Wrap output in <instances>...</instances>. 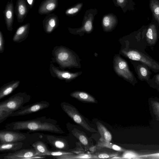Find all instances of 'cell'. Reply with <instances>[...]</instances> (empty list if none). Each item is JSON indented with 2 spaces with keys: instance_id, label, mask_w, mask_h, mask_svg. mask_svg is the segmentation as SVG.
Returning a JSON list of instances; mask_svg holds the SVG:
<instances>
[{
  "instance_id": "12",
  "label": "cell",
  "mask_w": 159,
  "mask_h": 159,
  "mask_svg": "<svg viewBox=\"0 0 159 159\" xmlns=\"http://www.w3.org/2000/svg\"><path fill=\"white\" fill-rule=\"evenodd\" d=\"M42 137L48 143L58 150L67 151L69 145L66 140L55 136L48 134H43Z\"/></svg>"
},
{
  "instance_id": "23",
  "label": "cell",
  "mask_w": 159,
  "mask_h": 159,
  "mask_svg": "<svg viewBox=\"0 0 159 159\" xmlns=\"http://www.w3.org/2000/svg\"><path fill=\"white\" fill-rule=\"evenodd\" d=\"M0 152L16 151L23 147V143L20 142L0 143Z\"/></svg>"
},
{
  "instance_id": "32",
  "label": "cell",
  "mask_w": 159,
  "mask_h": 159,
  "mask_svg": "<svg viewBox=\"0 0 159 159\" xmlns=\"http://www.w3.org/2000/svg\"><path fill=\"white\" fill-rule=\"evenodd\" d=\"M73 153L67 151L58 150L54 151H49L48 152L44 153L43 156H59L63 155L70 154Z\"/></svg>"
},
{
  "instance_id": "39",
  "label": "cell",
  "mask_w": 159,
  "mask_h": 159,
  "mask_svg": "<svg viewBox=\"0 0 159 159\" xmlns=\"http://www.w3.org/2000/svg\"><path fill=\"white\" fill-rule=\"evenodd\" d=\"M156 80L157 83L159 84V74L156 75Z\"/></svg>"
},
{
  "instance_id": "25",
  "label": "cell",
  "mask_w": 159,
  "mask_h": 159,
  "mask_svg": "<svg viewBox=\"0 0 159 159\" xmlns=\"http://www.w3.org/2000/svg\"><path fill=\"white\" fill-rule=\"evenodd\" d=\"M148 67L146 65L142 63L139 65L137 67L138 77L142 81H149L151 73Z\"/></svg>"
},
{
  "instance_id": "37",
  "label": "cell",
  "mask_w": 159,
  "mask_h": 159,
  "mask_svg": "<svg viewBox=\"0 0 159 159\" xmlns=\"http://www.w3.org/2000/svg\"><path fill=\"white\" fill-rule=\"evenodd\" d=\"M5 41L2 32L0 31V53H2L4 50Z\"/></svg>"
},
{
  "instance_id": "29",
  "label": "cell",
  "mask_w": 159,
  "mask_h": 159,
  "mask_svg": "<svg viewBox=\"0 0 159 159\" xmlns=\"http://www.w3.org/2000/svg\"><path fill=\"white\" fill-rule=\"evenodd\" d=\"M72 133L81 143L86 148L89 147L88 138L85 134L76 129H74L72 131Z\"/></svg>"
},
{
  "instance_id": "30",
  "label": "cell",
  "mask_w": 159,
  "mask_h": 159,
  "mask_svg": "<svg viewBox=\"0 0 159 159\" xmlns=\"http://www.w3.org/2000/svg\"><path fill=\"white\" fill-rule=\"evenodd\" d=\"M32 146L37 152V156H43L44 153L49 151L46 145L41 141H38L34 143L33 144Z\"/></svg>"
},
{
  "instance_id": "8",
  "label": "cell",
  "mask_w": 159,
  "mask_h": 159,
  "mask_svg": "<svg viewBox=\"0 0 159 159\" xmlns=\"http://www.w3.org/2000/svg\"><path fill=\"white\" fill-rule=\"evenodd\" d=\"M50 106L49 102L45 101L36 102L30 105L23 106L20 109L14 112L10 115L9 117L22 116L37 112L48 107Z\"/></svg>"
},
{
  "instance_id": "10",
  "label": "cell",
  "mask_w": 159,
  "mask_h": 159,
  "mask_svg": "<svg viewBox=\"0 0 159 159\" xmlns=\"http://www.w3.org/2000/svg\"><path fill=\"white\" fill-rule=\"evenodd\" d=\"M26 138L25 134L15 131L5 130L0 131V143L20 142Z\"/></svg>"
},
{
  "instance_id": "31",
  "label": "cell",
  "mask_w": 159,
  "mask_h": 159,
  "mask_svg": "<svg viewBox=\"0 0 159 159\" xmlns=\"http://www.w3.org/2000/svg\"><path fill=\"white\" fill-rule=\"evenodd\" d=\"M83 6V2H78L68 8L65 11V14L68 16L72 17L76 16L81 10Z\"/></svg>"
},
{
  "instance_id": "33",
  "label": "cell",
  "mask_w": 159,
  "mask_h": 159,
  "mask_svg": "<svg viewBox=\"0 0 159 159\" xmlns=\"http://www.w3.org/2000/svg\"><path fill=\"white\" fill-rule=\"evenodd\" d=\"M118 152L106 153L102 152L96 155L98 158H110L115 156H118Z\"/></svg>"
},
{
  "instance_id": "27",
  "label": "cell",
  "mask_w": 159,
  "mask_h": 159,
  "mask_svg": "<svg viewBox=\"0 0 159 159\" xmlns=\"http://www.w3.org/2000/svg\"><path fill=\"white\" fill-rule=\"evenodd\" d=\"M149 6L155 20L159 25V1L149 0Z\"/></svg>"
},
{
  "instance_id": "11",
  "label": "cell",
  "mask_w": 159,
  "mask_h": 159,
  "mask_svg": "<svg viewBox=\"0 0 159 159\" xmlns=\"http://www.w3.org/2000/svg\"><path fill=\"white\" fill-rule=\"evenodd\" d=\"M37 152L34 148L24 149L9 153L0 155L3 159H28V157L36 156Z\"/></svg>"
},
{
  "instance_id": "4",
  "label": "cell",
  "mask_w": 159,
  "mask_h": 159,
  "mask_svg": "<svg viewBox=\"0 0 159 159\" xmlns=\"http://www.w3.org/2000/svg\"><path fill=\"white\" fill-rule=\"evenodd\" d=\"M98 12L96 8H91L86 11L82 22L81 26L78 28H68L69 32L71 34L80 35L84 33L90 34L93 29V22L95 16Z\"/></svg>"
},
{
  "instance_id": "19",
  "label": "cell",
  "mask_w": 159,
  "mask_h": 159,
  "mask_svg": "<svg viewBox=\"0 0 159 159\" xmlns=\"http://www.w3.org/2000/svg\"><path fill=\"white\" fill-rule=\"evenodd\" d=\"M20 83L19 80H13L2 85L0 88V100L13 92Z\"/></svg>"
},
{
  "instance_id": "20",
  "label": "cell",
  "mask_w": 159,
  "mask_h": 159,
  "mask_svg": "<svg viewBox=\"0 0 159 159\" xmlns=\"http://www.w3.org/2000/svg\"><path fill=\"white\" fill-rule=\"evenodd\" d=\"M157 28L154 24L151 23L148 27L146 34V39L150 45H154L157 42L158 35Z\"/></svg>"
},
{
  "instance_id": "13",
  "label": "cell",
  "mask_w": 159,
  "mask_h": 159,
  "mask_svg": "<svg viewBox=\"0 0 159 159\" xmlns=\"http://www.w3.org/2000/svg\"><path fill=\"white\" fill-rule=\"evenodd\" d=\"M42 23L44 31L49 34L54 31L59 25L57 16L54 13L48 14L43 20Z\"/></svg>"
},
{
  "instance_id": "18",
  "label": "cell",
  "mask_w": 159,
  "mask_h": 159,
  "mask_svg": "<svg viewBox=\"0 0 159 159\" xmlns=\"http://www.w3.org/2000/svg\"><path fill=\"white\" fill-rule=\"evenodd\" d=\"M30 25V23H27L19 27L13 36V41L20 43L24 41L28 37Z\"/></svg>"
},
{
  "instance_id": "28",
  "label": "cell",
  "mask_w": 159,
  "mask_h": 159,
  "mask_svg": "<svg viewBox=\"0 0 159 159\" xmlns=\"http://www.w3.org/2000/svg\"><path fill=\"white\" fill-rule=\"evenodd\" d=\"M97 146L99 147L106 148L119 152H124L125 150L119 146L111 143L110 142L100 139Z\"/></svg>"
},
{
  "instance_id": "5",
  "label": "cell",
  "mask_w": 159,
  "mask_h": 159,
  "mask_svg": "<svg viewBox=\"0 0 159 159\" xmlns=\"http://www.w3.org/2000/svg\"><path fill=\"white\" fill-rule=\"evenodd\" d=\"M122 52L129 59L140 61L155 72L159 71V63L142 52L135 49L123 50Z\"/></svg>"
},
{
  "instance_id": "7",
  "label": "cell",
  "mask_w": 159,
  "mask_h": 159,
  "mask_svg": "<svg viewBox=\"0 0 159 159\" xmlns=\"http://www.w3.org/2000/svg\"><path fill=\"white\" fill-rule=\"evenodd\" d=\"M114 68L116 73L130 82H137L126 61L119 56L114 60Z\"/></svg>"
},
{
  "instance_id": "14",
  "label": "cell",
  "mask_w": 159,
  "mask_h": 159,
  "mask_svg": "<svg viewBox=\"0 0 159 159\" xmlns=\"http://www.w3.org/2000/svg\"><path fill=\"white\" fill-rule=\"evenodd\" d=\"M14 11L13 0H10L7 3L3 13L7 30L10 31L13 29Z\"/></svg>"
},
{
  "instance_id": "21",
  "label": "cell",
  "mask_w": 159,
  "mask_h": 159,
  "mask_svg": "<svg viewBox=\"0 0 159 159\" xmlns=\"http://www.w3.org/2000/svg\"><path fill=\"white\" fill-rule=\"evenodd\" d=\"M71 97L86 102L97 103V101L92 96L87 93L82 91H75L70 94Z\"/></svg>"
},
{
  "instance_id": "26",
  "label": "cell",
  "mask_w": 159,
  "mask_h": 159,
  "mask_svg": "<svg viewBox=\"0 0 159 159\" xmlns=\"http://www.w3.org/2000/svg\"><path fill=\"white\" fill-rule=\"evenodd\" d=\"M98 130L101 137V139L110 142L112 139V135L106 127L99 121L96 122Z\"/></svg>"
},
{
  "instance_id": "38",
  "label": "cell",
  "mask_w": 159,
  "mask_h": 159,
  "mask_svg": "<svg viewBox=\"0 0 159 159\" xmlns=\"http://www.w3.org/2000/svg\"><path fill=\"white\" fill-rule=\"evenodd\" d=\"M29 8L32 9L34 5L35 0H25Z\"/></svg>"
},
{
  "instance_id": "9",
  "label": "cell",
  "mask_w": 159,
  "mask_h": 159,
  "mask_svg": "<svg viewBox=\"0 0 159 159\" xmlns=\"http://www.w3.org/2000/svg\"><path fill=\"white\" fill-rule=\"evenodd\" d=\"M49 70L52 76L57 79L64 80L69 82L77 78L81 72L72 73L61 70L59 67L55 66L53 63L50 64Z\"/></svg>"
},
{
  "instance_id": "16",
  "label": "cell",
  "mask_w": 159,
  "mask_h": 159,
  "mask_svg": "<svg viewBox=\"0 0 159 159\" xmlns=\"http://www.w3.org/2000/svg\"><path fill=\"white\" fill-rule=\"evenodd\" d=\"M29 8L25 0H17L15 12L18 22L23 21L27 15Z\"/></svg>"
},
{
  "instance_id": "15",
  "label": "cell",
  "mask_w": 159,
  "mask_h": 159,
  "mask_svg": "<svg viewBox=\"0 0 159 159\" xmlns=\"http://www.w3.org/2000/svg\"><path fill=\"white\" fill-rule=\"evenodd\" d=\"M118 19L116 16L113 13H109L103 16L101 25L104 31L106 32L112 31L118 24Z\"/></svg>"
},
{
  "instance_id": "34",
  "label": "cell",
  "mask_w": 159,
  "mask_h": 159,
  "mask_svg": "<svg viewBox=\"0 0 159 159\" xmlns=\"http://www.w3.org/2000/svg\"><path fill=\"white\" fill-rule=\"evenodd\" d=\"M11 114V113L0 108V123L6 120Z\"/></svg>"
},
{
  "instance_id": "3",
  "label": "cell",
  "mask_w": 159,
  "mask_h": 159,
  "mask_svg": "<svg viewBox=\"0 0 159 159\" xmlns=\"http://www.w3.org/2000/svg\"><path fill=\"white\" fill-rule=\"evenodd\" d=\"M31 96L26 92H19L0 102V108L11 114L20 109L30 101Z\"/></svg>"
},
{
  "instance_id": "2",
  "label": "cell",
  "mask_w": 159,
  "mask_h": 159,
  "mask_svg": "<svg viewBox=\"0 0 159 159\" xmlns=\"http://www.w3.org/2000/svg\"><path fill=\"white\" fill-rule=\"evenodd\" d=\"M52 61L56 63L62 70L66 68L76 67L78 66L76 57L73 52L63 46H56L52 51Z\"/></svg>"
},
{
  "instance_id": "6",
  "label": "cell",
  "mask_w": 159,
  "mask_h": 159,
  "mask_svg": "<svg viewBox=\"0 0 159 159\" xmlns=\"http://www.w3.org/2000/svg\"><path fill=\"white\" fill-rule=\"evenodd\" d=\"M61 106L63 110L70 118L85 130L91 132H97L94 129L89 125L77 109L71 104L66 102H62Z\"/></svg>"
},
{
  "instance_id": "35",
  "label": "cell",
  "mask_w": 159,
  "mask_h": 159,
  "mask_svg": "<svg viewBox=\"0 0 159 159\" xmlns=\"http://www.w3.org/2000/svg\"><path fill=\"white\" fill-rule=\"evenodd\" d=\"M152 106L155 114L159 118V102L152 101Z\"/></svg>"
},
{
  "instance_id": "22",
  "label": "cell",
  "mask_w": 159,
  "mask_h": 159,
  "mask_svg": "<svg viewBox=\"0 0 159 159\" xmlns=\"http://www.w3.org/2000/svg\"><path fill=\"white\" fill-rule=\"evenodd\" d=\"M114 5L120 7L124 13L134 10L135 5L132 0H113Z\"/></svg>"
},
{
  "instance_id": "36",
  "label": "cell",
  "mask_w": 159,
  "mask_h": 159,
  "mask_svg": "<svg viewBox=\"0 0 159 159\" xmlns=\"http://www.w3.org/2000/svg\"><path fill=\"white\" fill-rule=\"evenodd\" d=\"M135 156V153L129 151H125L121 157L123 158H132Z\"/></svg>"
},
{
  "instance_id": "1",
  "label": "cell",
  "mask_w": 159,
  "mask_h": 159,
  "mask_svg": "<svg viewBox=\"0 0 159 159\" xmlns=\"http://www.w3.org/2000/svg\"><path fill=\"white\" fill-rule=\"evenodd\" d=\"M5 130L19 131L26 130L32 131H43L62 134L65 133L57 121L46 116L23 121H14L7 124Z\"/></svg>"
},
{
  "instance_id": "24",
  "label": "cell",
  "mask_w": 159,
  "mask_h": 159,
  "mask_svg": "<svg viewBox=\"0 0 159 159\" xmlns=\"http://www.w3.org/2000/svg\"><path fill=\"white\" fill-rule=\"evenodd\" d=\"M54 158L56 159H75L98 158L96 155L82 153L75 155L73 153L63 155L59 156H54Z\"/></svg>"
},
{
  "instance_id": "17",
  "label": "cell",
  "mask_w": 159,
  "mask_h": 159,
  "mask_svg": "<svg viewBox=\"0 0 159 159\" xmlns=\"http://www.w3.org/2000/svg\"><path fill=\"white\" fill-rule=\"evenodd\" d=\"M58 0H44L40 5L38 13L41 15L48 14L57 7Z\"/></svg>"
}]
</instances>
